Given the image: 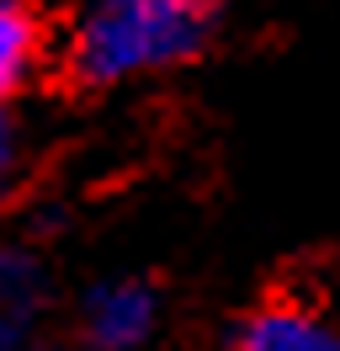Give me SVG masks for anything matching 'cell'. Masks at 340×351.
Listing matches in <instances>:
<instances>
[{
  "instance_id": "1",
  "label": "cell",
  "mask_w": 340,
  "mask_h": 351,
  "mask_svg": "<svg viewBox=\"0 0 340 351\" xmlns=\"http://www.w3.org/2000/svg\"><path fill=\"white\" fill-rule=\"evenodd\" d=\"M218 22L223 0H85L64 38V75L80 90L160 80L208 53Z\"/></svg>"
},
{
  "instance_id": "2",
  "label": "cell",
  "mask_w": 340,
  "mask_h": 351,
  "mask_svg": "<svg viewBox=\"0 0 340 351\" xmlns=\"http://www.w3.org/2000/svg\"><path fill=\"white\" fill-rule=\"evenodd\" d=\"M165 330V293L144 271H106L69 304V335L80 351H149Z\"/></svg>"
},
{
  "instance_id": "3",
  "label": "cell",
  "mask_w": 340,
  "mask_h": 351,
  "mask_svg": "<svg viewBox=\"0 0 340 351\" xmlns=\"http://www.w3.org/2000/svg\"><path fill=\"white\" fill-rule=\"evenodd\" d=\"M218 351H340V314L314 293H260L229 319Z\"/></svg>"
},
{
  "instance_id": "4",
  "label": "cell",
  "mask_w": 340,
  "mask_h": 351,
  "mask_svg": "<svg viewBox=\"0 0 340 351\" xmlns=\"http://www.w3.org/2000/svg\"><path fill=\"white\" fill-rule=\"evenodd\" d=\"M53 308L59 287L48 256L27 240H0V351H38Z\"/></svg>"
},
{
  "instance_id": "5",
  "label": "cell",
  "mask_w": 340,
  "mask_h": 351,
  "mask_svg": "<svg viewBox=\"0 0 340 351\" xmlns=\"http://www.w3.org/2000/svg\"><path fill=\"white\" fill-rule=\"evenodd\" d=\"M48 64V27L32 0H0V101H16Z\"/></svg>"
},
{
  "instance_id": "6",
  "label": "cell",
  "mask_w": 340,
  "mask_h": 351,
  "mask_svg": "<svg viewBox=\"0 0 340 351\" xmlns=\"http://www.w3.org/2000/svg\"><path fill=\"white\" fill-rule=\"evenodd\" d=\"M21 176H27V138L16 123V101H0V213L11 208Z\"/></svg>"
}]
</instances>
